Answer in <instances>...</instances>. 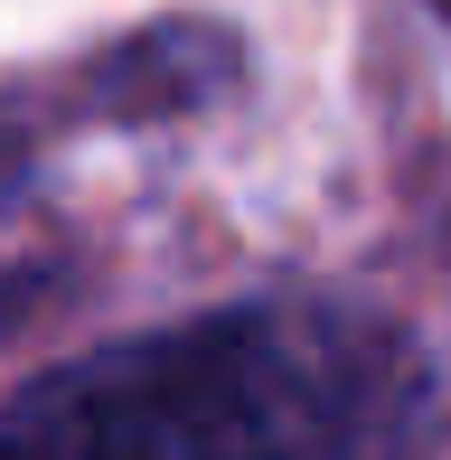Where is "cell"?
<instances>
[{
    "instance_id": "cell-1",
    "label": "cell",
    "mask_w": 451,
    "mask_h": 460,
    "mask_svg": "<svg viewBox=\"0 0 451 460\" xmlns=\"http://www.w3.org/2000/svg\"><path fill=\"white\" fill-rule=\"evenodd\" d=\"M414 423V339L330 301H244L38 376L0 404V451H376Z\"/></svg>"
},
{
    "instance_id": "cell-2",
    "label": "cell",
    "mask_w": 451,
    "mask_h": 460,
    "mask_svg": "<svg viewBox=\"0 0 451 460\" xmlns=\"http://www.w3.org/2000/svg\"><path fill=\"white\" fill-rule=\"evenodd\" d=\"M0 320H10V301H0Z\"/></svg>"
}]
</instances>
